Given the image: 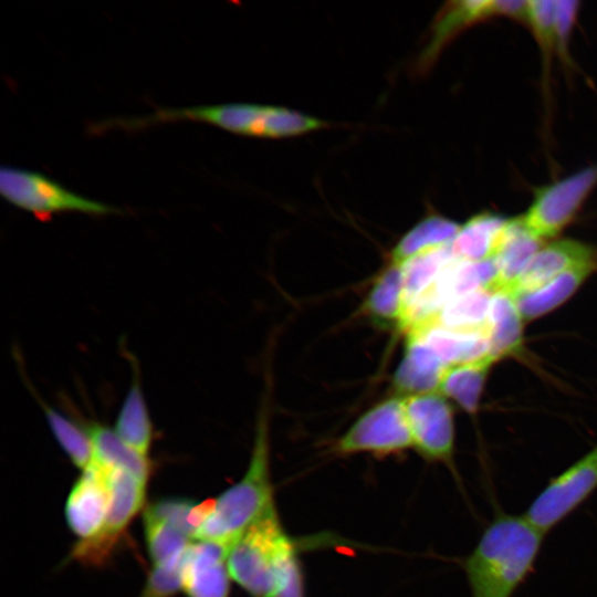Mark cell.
I'll return each instance as SVG.
<instances>
[{"label":"cell","instance_id":"obj_14","mask_svg":"<svg viewBox=\"0 0 597 597\" xmlns=\"http://www.w3.org/2000/svg\"><path fill=\"white\" fill-rule=\"evenodd\" d=\"M512 219L484 211L471 217L451 242L455 259L481 262L493 259L503 241Z\"/></svg>","mask_w":597,"mask_h":597},{"label":"cell","instance_id":"obj_28","mask_svg":"<svg viewBox=\"0 0 597 597\" xmlns=\"http://www.w3.org/2000/svg\"><path fill=\"white\" fill-rule=\"evenodd\" d=\"M229 576L224 563L190 562L186 549L182 587L189 597H228Z\"/></svg>","mask_w":597,"mask_h":597},{"label":"cell","instance_id":"obj_24","mask_svg":"<svg viewBox=\"0 0 597 597\" xmlns=\"http://www.w3.org/2000/svg\"><path fill=\"white\" fill-rule=\"evenodd\" d=\"M114 430L126 444L147 457L153 426L143 390L136 377L121 406Z\"/></svg>","mask_w":597,"mask_h":597},{"label":"cell","instance_id":"obj_11","mask_svg":"<svg viewBox=\"0 0 597 597\" xmlns=\"http://www.w3.org/2000/svg\"><path fill=\"white\" fill-rule=\"evenodd\" d=\"M111 499L107 469L92 461L66 502L65 513L71 530L82 540L95 536L103 527Z\"/></svg>","mask_w":597,"mask_h":597},{"label":"cell","instance_id":"obj_1","mask_svg":"<svg viewBox=\"0 0 597 597\" xmlns=\"http://www.w3.org/2000/svg\"><path fill=\"white\" fill-rule=\"evenodd\" d=\"M545 535L525 514L496 510L462 563L471 597H513L534 573Z\"/></svg>","mask_w":597,"mask_h":597},{"label":"cell","instance_id":"obj_25","mask_svg":"<svg viewBox=\"0 0 597 597\" xmlns=\"http://www.w3.org/2000/svg\"><path fill=\"white\" fill-rule=\"evenodd\" d=\"M454 259L449 243L420 252L400 263L405 311Z\"/></svg>","mask_w":597,"mask_h":597},{"label":"cell","instance_id":"obj_22","mask_svg":"<svg viewBox=\"0 0 597 597\" xmlns=\"http://www.w3.org/2000/svg\"><path fill=\"white\" fill-rule=\"evenodd\" d=\"M492 295L493 292L489 289L480 287L454 297L422 324L431 323L448 329L483 332L489 335V310Z\"/></svg>","mask_w":597,"mask_h":597},{"label":"cell","instance_id":"obj_21","mask_svg":"<svg viewBox=\"0 0 597 597\" xmlns=\"http://www.w3.org/2000/svg\"><path fill=\"white\" fill-rule=\"evenodd\" d=\"M93 446V461L104 468L122 469L140 482L149 475L147 457L126 444L111 428L98 422L84 426Z\"/></svg>","mask_w":597,"mask_h":597},{"label":"cell","instance_id":"obj_33","mask_svg":"<svg viewBox=\"0 0 597 597\" xmlns=\"http://www.w3.org/2000/svg\"><path fill=\"white\" fill-rule=\"evenodd\" d=\"M302 576L296 558L290 564L275 597H302Z\"/></svg>","mask_w":597,"mask_h":597},{"label":"cell","instance_id":"obj_26","mask_svg":"<svg viewBox=\"0 0 597 597\" xmlns=\"http://www.w3.org/2000/svg\"><path fill=\"white\" fill-rule=\"evenodd\" d=\"M54 437L73 463L86 469L93 461V446L85 427L69 419L46 404H42Z\"/></svg>","mask_w":597,"mask_h":597},{"label":"cell","instance_id":"obj_8","mask_svg":"<svg viewBox=\"0 0 597 597\" xmlns=\"http://www.w3.org/2000/svg\"><path fill=\"white\" fill-rule=\"evenodd\" d=\"M413 447L404 397L377 404L338 439L335 450L342 454L371 452L388 454Z\"/></svg>","mask_w":597,"mask_h":597},{"label":"cell","instance_id":"obj_31","mask_svg":"<svg viewBox=\"0 0 597 597\" xmlns=\"http://www.w3.org/2000/svg\"><path fill=\"white\" fill-rule=\"evenodd\" d=\"M185 553L174 565L156 567L140 597H169L182 587Z\"/></svg>","mask_w":597,"mask_h":597},{"label":"cell","instance_id":"obj_30","mask_svg":"<svg viewBox=\"0 0 597 597\" xmlns=\"http://www.w3.org/2000/svg\"><path fill=\"white\" fill-rule=\"evenodd\" d=\"M195 506V502L188 499H163L150 504L144 515L165 522L193 538L198 531L192 519Z\"/></svg>","mask_w":597,"mask_h":597},{"label":"cell","instance_id":"obj_17","mask_svg":"<svg viewBox=\"0 0 597 597\" xmlns=\"http://www.w3.org/2000/svg\"><path fill=\"white\" fill-rule=\"evenodd\" d=\"M597 270V263L572 268L538 289L515 296L524 321L537 318L567 301L579 286Z\"/></svg>","mask_w":597,"mask_h":597},{"label":"cell","instance_id":"obj_13","mask_svg":"<svg viewBox=\"0 0 597 597\" xmlns=\"http://www.w3.org/2000/svg\"><path fill=\"white\" fill-rule=\"evenodd\" d=\"M448 366L419 338L407 336L404 357L394 375V387L405 397L438 391Z\"/></svg>","mask_w":597,"mask_h":597},{"label":"cell","instance_id":"obj_16","mask_svg":"<svg viewBox=\"0 0 597 597\" xmlns=\"http://www.w3.org/2000/svg\"><path fill=\"white\" fill-rule=\"evenodd\" d=\"M544 241L532 234L520 217L512 218L503 241L493 258L496 275L490 287L495 293L507 291L521 275Z\"/></svg>","mask_w":597,"mask_h":597},{"label":"cell","instance_id":"obj_19","mask_svg":"<svg viewBox=\"0 0 597 597\" xmlns=\"http://www.w3.org/2000/svg\"><path fill=\"white\" fill-rule=\"evenodd\" d=\"M523 317L515 298L506 291L493 293L489 310L490 354L498 360L521 350Z\"/></svg>","mask_w":597,"mask_h":597},{"label":"cell","instance_id":"obj_18","mask_svg":"<svg viewBox=\"0 0 597 597\" xmlns=\"http://www.w3.org/2000/svg\"><path fill=\"white\" fill-rule=\"evenodd\" d=\"M363 312L380 326L402 329L405 305L401 264L390 262L378 275L364 301Z\"/></svg>","mask_w":597,"mask_h":597},{"label":"cell","instance_id":"obj_10","mask_svg":"<svg viewBox=\"0 0 597 597\" xmlns=\"http://www.w3.org/2000/svg\"><path fill=\"white\" fill-rule=\"evenodd\" d=\"M106 469L111 492L108 510L101 531L74 547L73 556L80 561L96 563L104 558L143 504L145 483L125 470Z\"/></svg>","mask_w":597,"mask_h":597},{"label":"cell","instance_id":"obj_2","mask_svg":"<svg viewBox=\"0 0 597 597\" xmlns=\"http://www.w3.org/2000/svg\"><path fill=\"white\" fill-rule=\"evenodd\" d=\"M272 506L268 415L263 410L258 419L252 455L245 474L216 500L214 510L193 538L234 545L245 530Z\"/></svg>","mask_w":597,"mask_h":597},{"label":"cell","instance_id":"obj_5","mask_svg":"<svg viewBox=\"0 0 597 597\" xmlns=\"http://www.w3.org/2000/svg\"><path fill=\"white\" fill-rule=\"evenodd\" d=\"M597 491V444L551 478L525 510L545 534L563 523Z\"/></svg>","mask_w":597,"mask_h":597},{"label":"cell","instance_id":"obj_6","mask_svg":"<svg viewBox=\"0 0 597 597\" xmlns=\"http://www.w3.org/2000/svg\"><path fill=\"white\" fill-rule=\"evenodd\" d=\"M597 186V163L541 187L524 214V227L545 241L559 234Z\"/></svg>","mask_w":597,"mask_h":597},{"label":"cell","instance_id":"obj_3","mask_svg":"<svg viewBox=\"0 0 597 597\" xmlns=\"http://www.w3.org/2000/svg\"><path fill=\"white\" fill-rule=\"evenodd\" d=\"M295 559L274 506L253 522L232 546L227 568L230 577L255 597H275Z\"/></svg>","mask_w":597,"mask_h":597},{"label":"cell","instance_id":"obj_12","mask_svg":"<svg viewBox=\"0 0 597 597\" xmlns=\"http://www.w3.org/2000/svg\"><path fill=\"white\" fill-rule=\"evenodd\" d=\"M588 263H597V249L572 239L543 245L506 291L513 297L532 292L563 272Z\"/></svg>","mask_w":597,"mask_h":597},{"label":"cell","instance_id":"obj_20","mask_svg":"<svg viewBox=\"0 0 597 597\" xmlns=\"http://www.w3.org/2000/svg\"><path fill=\"white\" fill-rule=\"evenodd\" d=\"M498 362L490 353L474 360L449 366L438 392L454 400L463 410L473 413L492 365Z\"/></svg>","mask_w":597,"mask_h":597},{"label":"cell","instance_id":"obj_15","mask_svg":"<svg viewBox=\"0 0 597 597\" xmlns=\"http://www.w3.org/2000/svg\"><path fill=\"white\" fill-rule=\"evenodd\" d=\"M406 334L423 342L448 367L474 360L490 352L489 335L483 332L453 331L426 323Z\"/></svg>","mask_w":597,"mask_h":597},{"label":"cell","instance_id":"obj_7","mask_svg":"<svg viewBox=\"0 0 597 597\" xmlns=\"http://www.w3.org/2000/svg\"><path fill=\"white\" fill-rule=\"evenodd\" d=\"M526 1L461 0L447 2L436 14L426 45L415 63L417 73L429 71L442 51L461 32L494 18H510L525 23Z\"/></svg>","mask_w":597,"mask_h":597},{"label":"cell","instance_id":"obj_29","mask_svg":"<svg viewBox=\"0 0 597 597\" xmlns=\"http://www.w3.org/2000/svg\"><path fill=\"white\" fill-rule=\"evenodd\" d=\"M556 1H526L525 23L535 38L545 64H549L552 55L557 52L555 28Z\"/></svg>","mask_w":597,"mask_h":597},{"label":"cell","instance_id":"obj_27","mask_svg":"<svg viewBox=\"0 0 597 597\" xmlns=\"http://www.w3.org/2000/svg\"><path fill=\"white\" fill-rule=\"evenodd\" d=\"M145 535L149 554L156 567L178 563L190 545L185 533L176 527L144 515Z\"/></svg>","mask_w":597,"mask_h":597},{"label":"cell","instance_id":"obj_4","mask_svg":"<svg viewBox=\"0 0 597 597\" xmlns=\"http://www.w3.org/2000/svg\"><path fill=\"white\" fill-rule=\"evenodd\" d=\"M0 193L12 206L41 220L62 212L106 216L119 209L73 192L52 178L29 169L2 166Z\"/></svg>","mask_w":597,"mask_h":597},{"label":"cell","instance_id":"obj_32","mask_svg":"<svg viewBox=\"0 0 597 597\" xmlns=\"http://www.w3.org/2000/svg\"><path fill=\"white\" fill-rule=\"evenodd\" d=\"M578 2L556 1L555 28L557 38V53L567 61L568 41L578 13Z\"/></svg>","mask_w":597,"mask_h":597},{"label":"cell","instance_id":"obj_23","mask_svg":"<svg viewBox=\"0 0 597 597\" xmlns=\"http://www.w3.org/2000/svg\"><path fill=\"white\" fill-rule=\"evenodd\" d=\"M460 224L439 213H429L409 229L390 253V262L402 263L411 256L452 242Z\"/></svg>","mask_w":597,"mask_h":597},{"label":"cell","instance_id":"obj_9","mask_svg":"<svg viewBox=\"0 0 597 597\" xmlns=\"http://www.w3.org/2000/svg\"><path fill=\"white\" fill-rule=\"evenodd\" d=\"M413 447L425 458L452 465L454 425L452 408L438 391L404 397Z\"/></svg>","mask_w":597,"mask_h":597}]
</instances>
